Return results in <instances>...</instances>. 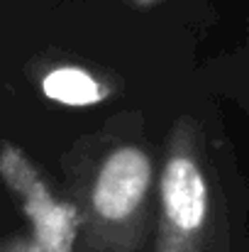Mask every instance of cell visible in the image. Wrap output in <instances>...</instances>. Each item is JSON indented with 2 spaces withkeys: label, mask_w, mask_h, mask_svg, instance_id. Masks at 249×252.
Here are the masks:
<instances>
[{
  "label": "cell",
  "mask_w": 249,
  "mask_h": 252,
  "mask_svg": "<svg viewBox=\"0 0 249 252\" xmlns=\"http://www.w3.org/2000/svg\"><path fill=\"white\" fill-rule=\"evenodd\" d=\"M152 181V162L137 147H122L108 157L93 191L95 211L105 220H125L137 211Z\"/></svg>",
  "instance_id": "1"
},
{
  "label": "cell",
  "mask_w": 249,
  "mask_h": 252,
  "mask_svg": "<svg viewBox=\"0 0 249 252\" xmlns=\"http://www.w3.org/2000/svg\"><path fill=\"white\" fill-rule=\"evenodd\" d=\"M162 203L168 223L183 233L198 230L205 220L208 191L198 167L186 159H171L162 176Z\"/></svg>",
  "instance_id": "2"
},
{
  "label": "cell",
  "mask_w": 249,
  "mask_h": 252,
  "mask_svg": "<svg viewBox=\"0 0 249 252\" xmlns=\"http://www.w3.org/2000/svg\"><path fill=\"white\" fill-rule=\"evenodd\" d=\"M27 208L37 225L39 240L49 252H69L76 238V211L59 206L34 179L27 189Z\"/></svg>",
  "instance_id": "3"
},
{
  "label": "cell",
  "mask_w": 249,
  "mask_h": 252,
  "mask_svg": "<svg viewBox=\"0 0 249 252\" xmlns=\"http://www.w3.org/2000/svg\"><path fill=\"white\" fill-rule=\"evenodd\" d=\"M42 88L52 100H59L64 105H88V103H95L100 95L95 79H90L85 71L74 66L54 69L52 74H47Z\"/></svg>",
  "instance_id": "4"
}]
</instances>
